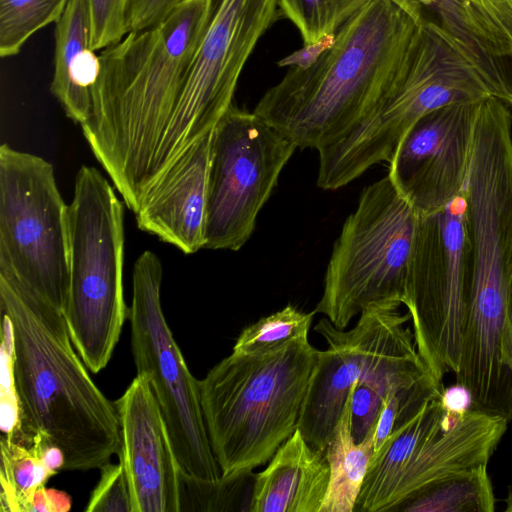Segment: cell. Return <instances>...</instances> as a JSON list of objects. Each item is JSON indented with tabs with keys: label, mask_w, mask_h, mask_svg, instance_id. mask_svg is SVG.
<instances>
[{
	"label": "cell",
	"mask_w": 512,
	"mask_h": 512,
	"mask_svg": "<svg viewBox=\"0 0 512 512\" xmlns=\"http://www.w3.org/2000/svg\"><path fill=\"white\" fill-rule=\"evenodd\" d=\"M376 425L356 442L351 431V390L325 449L330 468L328 489L320 512H354L374 453Z\"/></svg>",
	"instance_id": "cell-23"
},
{
	"label": "cell",
	"mask_w": 512,
	"mask_h": 512,
	"mask_svg": "<svg viewBox=\"0 0 512 512\" xmlns=\"http://www.w3.org/2000/svg\"><path fill=\"white\" fill-rule=\"evenodd\" d=\"M501 16L512 35V0H487Z\"/></svg>",
	"instance_id": "cell-35"
},
{
	"label": "cell",
	"mask_w": 512,
	"mask_h": 512,
	"mask_svg": "<svg viewBox=\"0 0 512 512\" xmlns=\"http://www.w3.org/2000/svg\"><path fill=\"white\" fill-rule=\"evenodd\" d=\"M281 16L298 29L304 46L332 37L374 0H277Z\"/></svg>",
	"instance_id": "cell-25"
},
{
	"label": "cell",
	"mask_w": 512,
	"mask_h": 512,
	"mask_svg": "<svg viewBox=\"0 0 512 512\" xmlns=\"http://www.w3.org/2000/svg\"><path fill=\"white\" fill-rule=\"evenodd\" d=\"M297 146L232 104L212 130L204 249L238 251Z\"/></svg>",
	"instance_id": "cell-13"
},
{
	"label": "cell",
	"mask_w": 512,
	"mask_h": 512,
	"mask_svg": "<svg viewBox=\"0 0 512 512\" xmlns=\"http://www.w3.org/2000/svg\"><path fill=\"white\" fill-rule=\"evenodd\" d=\"M64 470L61 450L19 424L1 435V511L24 512L32 494Z\"/></svg>",
	"instance_id": "cell-22"
},
{
	"label": "cell",
	"mask_w": 512,
	"mask_h": 512,
	"mask_svg": "<svg viewBox=\"0 0 512 512\" xmlns=\"http://www.w3.org/2000/svg\"><path fill=\"white\" fill-rule=\"evenodd\" d=\"M400 305L370 304L350 330L335 327L327 318L316 324L314 330L328 347L317 352L297 424L312 447L325 451L353 384H365L386 399L436 380L417 351L413 332L405 327L410 314L400 313Z\"/></svg>",
	"instance_id": "cell-7"
},
{
	"label": "cell",
	"mask_w": 512,
	"mask_h": 512,
	"mask_svg": "<svg viewBox=\"0 0 512 512\" xmlns=\"http://www.w3.org/2000/svg\"><path fill=\"white\" fill-rule=\"evenodd\" d=\"M281 16L277 0H210L205 28L155 155L153 186L233 104L240 74L262 35Z\"/></svg>",
	"instance_id": "cell-10"
},
{
	"label": "cell",
	"mask_w": 512,
	"mask_h": 512,
	"mask_svg": "<svg viewBox=\"0 0 512 512\" xmlns=\"http://www.w3.org/2000/svg\"><path fill=\"white\" fill-rule=\"evenodd\" d=\"M87 0H69L56 23L51 92L65 114L82 125L90 116L100 58L91 48Z\"/></svg>",
	"instance_id": "cell-20"
},
{
	"label": "cell",
	"mask_w": 512,
	"mask_h": 512,
	"mask_svg": "<svg viewBox=\"0 0 512 512\" xmlns=\"http://www.w3.org/2000/svg\"><path fill=\"white\" fill-rule=\"evenodd\" d=\"M463 189L442 209L419 215L405 306L417 351L434 378L456 373L473 291ZM443 385V384H442Z\"/></svg>",
	"instance_id": "cell-9"
},
{
	"label": "cell",
	"mask_w": 512,
	"mask_h": 512,
	"mask_svg": "<svg viewBox=\"0 0 512 512\" xmlns=\"http://www.w3.org/2000/svg\"><path fill=\"white\" fill-rule=\"evenodd\" d=\"M482 101L452 103L427 113L398 145L388 176L419 215L442 209L464 189Z\"/></svg>",
	"instance_id": "cell-14"
},
{
	"label": "cell",
	"mask_w": 512,
	"mask_h": 512,
	"mask_svg": "<svg viewBox=\"0 0 512 512\" xmlns=\"http://www.w3.org/2000/svg\"><path fill=\"white\" fill-rule=\"evenodd\" d=\"M86 512H133L131 489L121 459L100 468V479L90 494Z\"/></svg>",
	"instance_id": "cell-30"
},
{
	"label": "cell",
	"mask_w": 512,
	"mask_h": 512,
	"mask_svg": "<svg viewBox=\"0 0 512 512\" xmlns=\"http://www.w3.org/2000/svg\"><path fill=\"white\" fill-rule=\"evenodd\" d=\"M124 206L92 166L75 177L68 205L69 286L63 314L91 373L109 363L128 318L123 291Z\"/></svg>",
	"instance_id": "cell-6"
},
{
	"label": "cell",
	"mask_w": 512,
	"mask_h": 512,
	"mask_svg": "<svg viewBox=\"0 0 512 512\" xmlns=\"http://www.w3.org/2000/svg\"><path fill=\"white\" fill-rule=\"evenodd\" d=\"M385 399L365 384L351 387V431L361 442L376 425Z\"/></svg>",
	"instance_id": "cell-31"
},
{
	"label": "cell",
	"mask_w": 512,
	"mask_h": 512,
	"mask_svg": "<svg viewBox=\"0 0 512 512\" xmlns=\"http://www.w3.org/2000/svg\"><path fill=\"white\" fill-rule=\"evenodd\" d=\"M418 218L388 175L368 185L333 245L314 312L345 329L370 304H405Z\"/></svg>",
	"instance_id": "cell-8"
},
{
	"label": "cell",
	"mask_w": 512,
	"mask_h": 512,
	"mask_svg": "<svg viewBox=\"0 0 512 512\" xmlns=\"http://www.w3.org/2000/svg\"><path fill=\"white\" fill-rule=\"evenodd\" d=\"M317 352L308 337L258 353L232 352L200 380L204 419L222 476L266 464L294 433Z\"/></svg>",
	"instance_id": "cell-4"
},
{
	"label": "cell",
	"mask_w": 512,
	"mask_h": 512,
	"mask_svg": "<svg viewBox=\"0 0 512 512\" xmlns=\"http://www.w3.org/2000/svg\"><path fill=\"white\" fill-rule=\"evenodd\" d=\"M417 29L391 0L372 1L309 61L290 65L253 112L297 148L319 151L333 144L391 85Z\"/></svg>",
	"instance_id": "cell-3"
},
{
	"label": "cell",
	"mask_w": 512,
	"mask_h": 512,
	"mask_svg": "<svg viewBox=\"0 0 512 512\" xmlns=\"http://www.w3.org/2000/svg\"><path fill=\"white\" fill-rule=\"evenodd\" d=\"M71 508V498L64 492L38 488L27 502L24 512H66Z\"/></svg>",
	"instance_id": "cell-34"
},
{
	"label": "cell",
	"mask_w": 512,
	"mask_h": 512,
	"mask_svg": "<svg viewBox=\"0 0 512 512\" xmlns=\"http://www.w3.org/2000/svg\"><path fill=\"white\" fill-rule=\"evenodd\" d=\"M211 136L206 133L181 154L135 213L140 230L184 254L204 249Z\"/></svg>",
	"instance_id": "cell-17"
},
{
	"label": "cell",
	"mask_w": 512,
	"mask_h": 512,
	"mask_svg": "<svg viewBox=\"0 0 512 512\" xmlns=\"http://www.w3.org/2000/svg\"><path fill=\"white\" fill-rule=\"evenodd\" d=\"M490 95L459 52L436 32L418 26L388 89L344 136L318 151V187L337 190L372 166L389 163L406 133L427 113Z\"/></svg>",
	"instance_id": "cell-5"
},
{
	"label": "cell",
	"mask_w": 512,
	"mask_h": 512,
	"mask_svg": "<svg viewBox=\"0 0 512 512\" xmlns=\"http://www.w3.org/2000/svg\"><path fill=\"white\" fill-rule=\"evenodd\" d=\"M329 477L325 451L312 447L297 428L255 474L249 512H320Z\"/></svg>",
	"instance_id": "cell-19"
},
{
	"label": "cell",
	"mask_w": 512,
	"mask_h": 512,
	"mask_svg": "<svg viewBox=\"0 0 512 512\" xmlns=\"http://www.w3.org/2000/svg\"><path fill=\"white\" fill-rule=\"evenodd\" d=\"M255 473L222 476L215 482L196 481L182 474V498L189 510L208 512H249Z\"/></svg>",
	"instance_id": "cell-28"
},
{
	"label": "cell",
	"mask_w": 512,
	"mask_h": 512,
	"mask_svg": "<svg viewBox=\"0 0 512 512\" xmlns=\"http://www.w3.org/2000/svg\"><path fill=\"white\" fill-rule=\"evenodd\" d=\"M115 403L133 512L182 511V470L149 377L137 373Z\"/></svg>",
	"instance_id": "cell-15"
},
{
	"label": "cell",
	"mask_w": 512,
	"mask_h": 512,
	"mask_svg": "<svg viewBox=\"0 0 512 512\" xmlns=\"http://www.w3.org/2000/svg\"><path fill=\"white\" fill-rule=\"evenodd\" d=\"M507 425L508 421L502 417L469 410L415 455L393 486L385 511H394L415 492L435 481L488 464Z\"/></svg>",
	"instance_id": "cell-18"
},
{
	"label": "cell",
	"mask_w": 512,
	"mask_h": 512,
	"mask_svg": "<svg viewBox=\"0 0 512 512\" xmlns=\"http://www.w3.org/2000/svg\"><path fill=\"white\" fill-rule=\"evenodd\" d=\"M91 48L103 50L121 41L128 33L130 0H87Z\"/></svg>",
	"instance_id": "cell-29"
},
{
	"label": "cell",
	"mask_w": 512,
	"mask_h": 512,
	"mask_svg": "<svg viewBox=\"0 0 512 512\" xmlns=\"http://www.w3.org/2000/svg\"><path fill=\"white\" fill-rule=\"evenodd\" d=\"M506 512H512V489L509 490L506 498Z\"/></svg>",
	"instance_id": "cell-37"
},
{
	"label": "cell",
	"mask_w": 512,
	"mask_h": 512,
	"mask_svg": "<svg viewBox=\"0 0 512 512\" xmlns=\"http://www.w3.org/2000/svg\"><path fill=\"white\" fill-rule=\"evenodd\" d=\"M183 0H130L129 32L141 31L161 23Z\"/></svg>",
	"instance_id": "cell-32"
},
{
	"label": "cell",
	"mask_w": 512,
	"mask_h": 512,
	"mask_svg": "<svg viewBox=\"0 0 512 512\" xmlns=\"http://www.w3.org/2000/svg\"><path fill=\"white\" fill-rule=\"evenodd\" d=\"M0 266L64 311L68 205L52 164L6 143L0 147Z\"/></svg>",
	"instance_id": "cell-12"
},
{
	"label": "cell",
	"mask_w": 512,
	"mask_h": 512,
	"mask_svg": "<svg viewBox=\"0 0 512 512\" xmlns=\"http://www.w3.org/2000/svg\"><path fill=\"white\" fill-rule=\"evenodd\" d=\"M316 313H305L288 304L268 316L260 318L240 332L232 352L258 353L283 345L291 340L308 337Z\"/></svg>",
	"instance_id": "cell-27"
},
{
	"label": "cell",
	"mask_w": 512,
	"mask_h": 512,
	"mask_svg": "<svg viewBox=\"0 0 512 512\" xmlns=\"http://www.w3.org/2000/svg\"><path fill=\"white\" fill-rule=\"evenodd\" d=\"M496 499L487 464L457 472L415 492L394 511L493 512Z\"/></svg>",
	"instance_id": "cell-24"
},
{
	"label": "cell",
	"mask_w": 512,
	"mask_h": 512,
	"mask_svg": "<svg viewBox=\"0 0 512 512\" xmlns=\"http://www.w3.org/2000/svg\"><path fill=\"white\" fill-rule=\"evenodd\" d=\"M210 0H183L158 25L101 52L83 135L126 206L136 213L166 133Z\"/></svg>",
	"instance_id": "cell-1"
},
{
	"label": "cell",
	"mask_w": 512,
	"mask_h": 512,
	"mask_svg": "<svg viewBox=\"0 0 512 512\" xmlns=\"http://www.w3.org/2000/svg\"><path fill=\"white\" fill-rule=\"evenodd\" d=\"M0 308L19 426L58 447L64 470L100 469L121 452L119 413L91 378L63 311L3 266Z\"/></svg>",
	"instance_id": "cell-2"
},
{
	"label": "cell",
	"mask_w": 512,
	"mask_h": 512,
	"mask_svg": "<svg viewBox=\"0 0 512 512\" xmlns=\"http://www.w3.org/2000/svg\"><path fill=\"white\" fill-rule=\"evenodd\" d=\"M439 397L424 402L373 453L354 512L384 511L387 498L402 472L430 440L444 431Z\"/></svg>",
	"instance_id": "cell-21"
},
{
	"label": "cell",
	"mask_w": 512,
	"mask_h": 512,
	"mask_svg": "<svg viewBox=\"0 0 512 512\" xmlns=\"http://www.w3.org/2000/svg\"><path fill=\"white\" fill-rule=\"evenodd\" d=\"M439 401L443 409L444 431L459 421L469 410L473 409V400L470 392L458 383L451 387L443 388Z\"/></svg>",
	"instance_id": "cell-33"
},
{
	"label": "cell",
	"mask_w": 512,
	"mask_h": 512,
	"mask_svg": "<svg viewBox=\"0 0 512 512\" xmlns=\"http://www.w3.org/2000/svg\"><path fill=\"white\" fill-rule=\"evenodd\" d=\"M69 0H0V56L18 54L26 41L57 23Z\"/></svg>",
	"instance_id": "cell-26"
},
{
	"label": "cell",
	"mask_w": 512,
	"mask_h": 512,
	"mask_svg": "<svg viewBox=\"0 0 512 512\" xmlns=\"http://www.w3.org/2000/svg\"><path fill=\"white\" fill-rule=\"evenodd\" d=\"M509 321H510V332L512 339V278L510 284V294H509Z\"/></svg>",
	"instance_id": "cell-36"
},
{
	"label": "cell",
	"mask_w": 512,
	"mask_h": 512,
	"mask_svg": "<svg viewBox=\"0 0 512 512\" xmlns=\"http://www.w3.org/2000/svg\"><path fill=\"white\" fill-rule=\"evenodd\" d=\"M418 26L443 37L490 94L512 106V35L487 0H391Z\"/></svg>",
	"instance_id": "cell-16"
},
{
	"label": "cell",
	"mask_w": 512,
	"mask_h": 512,
	"mask_svg": "<svg viewBox=\"0 0 512 512\" xmlns=\"http://www.w3.org/2000/svg\"><path fill=\"white\" fill-rule=\"evenodd\" d=\"M162 264L152 251L136 260L128 320L137 373L146 374L160 405L182 474L196 481L222 477L201 405L200 380L190 372L163 314Z\"/></svg>",
	"instance_id": "cell-11"
}]
</instances>
